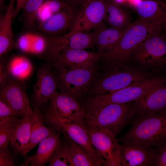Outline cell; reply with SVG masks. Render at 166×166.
<instances>
[{"label": "cell", "instance_id": "cell-1", "mask_svg": "<svg viewBox=\"0 0 166 166\" xmlns=\"http://www.w3.org/2000/svg\"><path fill=\"white\" fill-rule=\"evenodd\" d=\"M163 30L160 26L139 18L125 29L112 50L99 61L100 64L110 68L127 65L137 47L149 36L161 33Z\"/></svg>", "mask_w": 166, "mask_h": 166}, {"label": "cell", "instance_id": "cell-2", "mask_svg": "<svg viewBox=\"0 0 166 166\" xmlns=\"http://www.w3.org/2000/svg\"><path fill=\"white\" fill-rule=\"evenodd\" d=\"M121 143L155 148L166 141V110L150 115L136 114Z\"/></svg>", "mask_w": 166, "mask_h": 166}, {"label": "cell", "instance_id": "cell-3", "mask_svg": "<svg viewBox=\"0 0 166 166\" xmlns=\"http://www.w3.org/2000/svg\"><path fill=\"white\" fill-rule=\"evenodd\" d=\"M99 65L97 75L84 99L114 92L155 75L127 65L111 68Z\"/></svg>", "mask_w": 166, "mask_h": 166}, {"label": "cell", "instance_id": "cell-4", "mask_svg": "<svg viewBox=\"0 0 166 166\" xmlns=\"http://www.w3.org/2000/svg\"><path fill=\"white\" fill-rule=\"evenodd\" d=\"M98 62L87 69H72L51 63L60 92L81 102L86 97L97 75L99 69Z\"/></svg>", "mask_w": 166, "mask_h": 166}, {"label": "cell", "instance_id": "cell-5", "mask_svg": "<svg viewBox=\"0 0 166 166\" xmlns=\"http://www.w3.org/2000/svg\"><path fill=\"white\" fill-rule=\"evenodd\" d=\"M166 83V74L155 75L113 92L88 98L85 104L91 111L110 104L133 102L152 89Z\"/></svg>", "mask_w": 166, "mask_h": 166}, {"label": "cell", "instance_id": "cell-6", "mask_svg": "<svg viewBox=\"0 0 166 166\" xmlns=\"http://www.w3.org/2000/svg\"><path fill=\"white\" fill-rule=\"evenodd\" d=\"M133 102L109 104L85 114L99 128L116 136L135 116Z\"/></svg>", "mask_w": 166, "mask_h": 166}, {"label": "cell", "instance_id": "cell-7", "mask_svg": "<svg viewBox=\"0 0 166 166\" xmlns=\"http://www.w3.org/2000/svg\"><path fill=\"white\" fill-rule=\"evenodd\" d=\"M85 124L91 142L105 161V166H120V144L111 132L98 127L85 114Z\"/></svg>", "mask_w": 166, "mask_h": 166}, {"label": "cell", "instance_id": "cell-8", "mask_svg": "<svg viewBox=\"0 0 166 166\" xmlns=\"http://www.w3.org/2000/svg\"><path fill=\"white\" fill-rule=\"evenodd\" d=\"M132 58L142 65L166 71V34L159 33L149 36L135 49Z\"/></svg>", "mask_w": 166, "mask_h": 166}, {"label": "cell", "instance_id": "cell-9", "mask_svg": "<svg viewBox=\"0 0 166 166\" xmlns=\"http://www.w3.org/2000/svg\"><path fill=\"white\" fill-rule=\"evenodd\" d=\"M45 123L62 134L67 135L81 145L96 160L105 165L104 160L92 144L85 124L73 121L61 117L43 114Z\"/></svg>", "mask_w": 166, "mask_h": 166}, {"label": "cell", "instance_id": "cell-10", "mask_svg": "<svg viewBox=\"0 0 166 166\" xmlns=\"http://www.w3.org/2000/svg\"><path fill=\"white\" fill-rule=\"evenodd\" d=\"M0 100L20 118L25 116L29 105L23 82L13 78L8 73L0 76Z\"/></svg>", "mask_w": 166, "mask_h": 166}, {"label": "cell", "instance_id": "cell-11", "mask_svg": "<svg viewBox=\"0 0 166 166\" xmlns=\"http://www.w3.org/2000/svg\"><path fill=\"white\" fill-rule=\"evenodd\" d=\"M67 34L56 35L35 31L31 43L30 53L46 62H53L68 45Z\"/></svg>", "mask_w": 166, "mask_h": 166}, {"label": "cell", "instance_id": "cell-12", "mask_svg": "<svg viewBox=\"0 0 166 166\" xmlns=\"http://www.w3.org/2000/svg\"><path fill=\"white\" fill-rule=\"evenodd\" d=\"M57 88L51 63L46 62L37 70L32 95L33 109L39 110L43 105L50 101Z\"/></svg>", "mask_w": 166, "mask_h": 166}, {"label": "cell", "instance_id": "cell-13", "mask_svg": "<svg viewBox=\"0 0 166 166\" xmlns=\"http://www.w3.org/2000/svg\"><path fill=\"white\" fill-rule=\"evenodd\" d=\"M50 110L46 114L85 124V112L81 102L56 91L51 98Z\"/></svg>", "mask_w": 166, "mask_h": 166}, {"label": "cell", "instance_id": "cell-14", "mask_svg": "<svg viewBox=\"0 0 166 166\" xmlns=\"http://www.w3.org/2000/svg\"><path fill=\"white\" fill-rule=\"evenodd\" d=\"M105 0H88L79 9L75 25L71 31H90L104 23Z\"/></svg>", "mask_w": 166, "mask_h": 166}, {"label": "cell", "instance_id": "cell-15", "mask_svg": "<svg viewBox=\"0 0 166 166\" xmlns=\"http://www.w3.org/2000/svg\"><path fill=\"white\" fill-rule=\"evenodd\" d=\"M105 55L97 51L73 49L66 46L52 63L72 69H87L95 65Z\"/></svg>", "mask_w": 166, "mask_h": 166}, {"label": "cell", "instance_id": "cell-16", "mask_svg": "<svg viewBox=\"0 0 166 166\" xmlns=\"http://www.w3.org/2000/svg\"><path fill=\"white\" fill-rule=\"evenodd\" d=\"M78 10H65L56 13L38 25L40 32L59 35L67 34L73 28L78 15Z\"/></svg>", "mask_w": 166, "mask_h": 166}, {"label": "cell", "instance_id": "cell-17", "mask_svg": "<svg viewBox=\"0 0 166 166\" xmlns=\"http://www.w3.org/2000/svg\"><path fill=\"white\" fill-rule=\"evenodd\" d=\"M136 114L150 115L166 110V83L152 89L133 102Z\"/></svg>", "mask_w": 166, "mask_h": 166}, {"label": "cell", "instance_id": "cell-18", "mask_svg": "<svg viewBox=\"0 0 166 166\" xmlns=\"http://www.w3.org/2000/svg\"><path fill=\"white\" fill-rule=\"evenodd\" d=\"M155 155V148L121 143L120 166H153Z\"/></svg>", "mask_w": 166, "mask_h": 166}, {"label": "cell", "instance_id": "cell-19", "mask_svg": "<svg viewBox=\"0 0 166 166\" xmlns=\"http://www.w3.org/2000/svg\"><path fill=\"white\" fill-rule=\"evenodd\" d=\"M16 0H9L5 12H0V57L6 55L12 50L17 48L12 30V23L14 19L15 3Z\"/></svg>", "mask_w": 166, "mask_h": 166}, {"label": "cell", "instance_id": "cell-20", "mask_svg": "<svg viewBox=\"0 0 166 166\" xmlns=\"http://www.w3.org/2000/svg\"><path fill=\"white\" fill-rule=\"evenodd\" d=\"M139 19L161 26H166V2L158 0H143L136 8Z\"/></svg>", "mask_w": 166, "mask_h": 166}, {"label": "cell", "instance_id": "cell-21", "mask_svg": "<svg viewBox=\"0 0 166 166\" xmlns=\"http://www.w3.org/2000/svg\"><path fill=\"white\" fill-rule=\"evenodd\" d=\"M60 132L49 136L42 141L36 153L26 158L22 166H44L49 162L61 143Z\"/></svg>", "mask_w": 166, "mask_h": 166}, {"label": "cell", "instance_id": "cell-22", "mask_svg": "<svg viewBox=\"0 0 166 166\" xmlns=\"http://www.w3.org/2000/svg\"><path fill=\"white\" fill-rule=\"evenodd\" d=\"M33 110L30 105L25 116L20 119L13 132L10 145L16 154L21 155L27 148L30 141L32 118Z\"/></svg>", "mask_w": 166, "mask_h": 166}, {"label": "cell", "instance_id": "cell-23", "mask_svg": "<svg viewBox=\"0 0 166 166\" xmlns=\"http://www.w3.org/2000/svg\"><path fill=\"white\" fill-rule=\"evenodd\" d=\"M126 29L108 27L103 23L93 30L96 34V48L97 51L106 55L118 42Z\"/></svg>", "mask_w": 166, "mask_h": 166}, {"label": "cell", "instance_id": "cell-24", "mask_svg": "<svg viewBox=\"0 0 166 166\" xmlns=\"http://www.w3.org/2000/svg\"><path fill=\"white\" fill-rule=\"evenodd\" d=\"M30 138L28 146L21 155L26 156L28 153L43 140L57 132L55 129L45 124L43 114L39 110L33 109Z\"/></svg>", "mask_w": 166, "mask_h": 166}, {"label": "cell", "instance_id": "cell-25", "mask_svg": "<svg viewBox=\"0 0 166 166\" xmlns=\"http://www.w3.org/2000/svg\"><path fill=\"white\" fill-rule=\"evenodd\" d=\"M105 11L104 23L109 27L125 29L131 24L130 16L123 6L113 0H105Z\"/></svg>", "mask_w": 166, "mask_h": 166}, {"label": "cell", "instance_id": "cell-26", "mask_svg": "<svg viewBox=\"0 0 166 166\" xmlns=\"http://www.w3.org/2000/svg\"><path fill=\"white\" fill-rule=\"evenodd\" d=\"M7 69L9 74L13 78L22 81L31 75L33 67L30 60L22 55H14L7 61Z\"/></svg>", "mask_w": 166, "mask_h": 166}, {"label": "cell", "instance_id": "cell-27", "mask_svg": "<svg viewBox=\"0 0 166 166\" xmlns=\"http://www.w3.org/2000/svg\"><path fill=\"white\" fill-rule=\"evenodd\" d=\"M68 47L73 49L94 50L96 48V34L92 31H71L67 34Z\"/></svg>", "mask_w": 166, "mask_h": 166}, {"label": "cell", "instance_id": "cell-28", "mask_svg": "<svg viewBox=\"0 0 166 166\" xmlns=\"http://www.w3.org/2000/svg\"><path fill=\"white\" fill-rule=\"evenodd\" d=\"M71 149L73 166H101L102 164L94 158L84 148L63 134Z\"/></svg>", "mask_w": 166, "mask_h": 166}, {"label": "cell", "instance_id": "cell-29", "mask_svg": "<svg viewBox=\"0 0 166 166\" xmlns=\"http://www.w3.org/2000/svg\"><path fill=\"white\" fill-rule=\"evenodd\" d=\"M70 10L77 9L69 6L62 0H45L37 12L36 22L38 25L56 13Z\"/></svg>", "mask_w": 166, "mask_h": 166}, {"label": "cell", "instance_id": "cell-30", "mask_svg": "<svg viewBox=\"0 0 166 166\" xmlns=\"http://www.w3.org/2000/svg\"><path fill=\"white\" fill-rule=\"evenodd\" d=\"M45 0H29L22 9L23 28L26 31L34 30L37 12Z\"/></svg>", "mask_w": 166, "mask_h": 166}, {"label": "cell", "instance_id": "cell-31", "mask_svg": "<svg viewBox=\"0 0 166 166\" xmlns=\"http://www.w3.org/2000/svg\"><path fill=\"white\" fill-rule=\"evenodd\" d=\"M49 163L50 166H73L70 147L66 140L61 141Z\"/></svg>", "mask_w": 166, "mask_h": 166}, {"label": "cell", "instance_id": "cell-32", "mask_svg": "<svg viewBox=\"0 0 166 166\" xmlns=\"http://www.w3.org/2000/svg\"><path fill=\"white\" fill-rule=\"evenodd\" d=\"M19 121L16 122L0 124V148L8 146L15 129Z\"/></svg>", "mask_w": 166, "mask_h": 166}, {"label": "cell", "instance_id": "cell-33", "mask_svg": "<svg viewBox=\"0 0 166 166\" xmlns=\"http://www.w3.org/2000/svg\"><path fill=\"white\" fill-rule=\"evenodd\" d=\"M20 119L7 105L0 100V124L17 122Z\"/></svg>", "mask_w": 166, "mask_h": 166}, {"label": "cell", "instance_id": "cell-34", "mask_svg": "<svg viewBox=\"0 0 166 166\" xmlns=\"http://www.w3.org/2000/svg\"><path fill=\"white\" fill-rule=\"evenodd\" d=\"M32 35V30L26 31L22 34L16 42L17 48L23 52L29 53Z\"/></svg>", "mask_w": 166, "mask_h": 166}, {"label": "cell", "instance_id": "cell-35", "mask_svg": "<svg viewBox=\"0 0 166 166\" xmlns=\"http://www.w3.org/2000/svg\"><path fill=\"white\" fill-rule=\"evenodd\" d=\"M15 159L7 147L0 148V166H14Z\"/></svg>", "mask_w": 166, "mask_h": 166}, {"label": "cell", "instance_id": "cell-36", "mask_svg": "<svg viewBox=\"0 0 166 166\" xmlns=\"http://www.w3.org/2000/svg\"><path fill=\"white\" fill-rule=\"evenodd\" d=\"M155 149L156 155L153 166H166V141Z\"/></svg>", "mask_w": 166, "mask_h": 166}, {"label": "cell", "instance_id": "cell-37", "mask_svg": "<svg viewBox=\"0 0 166 166\" xmlns=\"http://www.w3.org/2000/svg\"><path fill=\"white\" fill-rule=\"evenodd\" d=\"M69 6L79 9L88 0H62Z\"/></svg>", "mask_w": 166, "mask_h": 166}, {"label": "cell", "instance_id": "cell-38", "mask_svg": "<svg viewBox=\"0 0 166 166\" xmlns=\"http://www.w3.org/2000/svg\"><path fill=\"white\" fill-rule=\"evenodd\" d=\"M29 0H16L15 6L14 19Z\"/></svg>", "mask_w": 166, "mask_h": 166}, {"label": "cell", "instance_id": "cell-39", "mask_svg": "<svg viewBox=\"0 0 166 166\" xmlns=\"http://www.w3.org/2000/svg\"><path fill=\"white\" fill-rule=\"evenodd\" d=\"M143 0H127L126 5L136 9L139 4Z\"/></svg>", "mask_w": 166, "mask_h": 166}, {"label": "cell", "instance_id": "cell-40", "mask_svg": "<svg viewBox=\"0 0 166 166\" xmlns=\"http://www.w3.org/2000/svg\"><path fill=\"white\" fill-rule=\"evenodd\" d=\"M5 0H0V12L2 13L5 12L8 7L5 4Z\"/></svg>", "mask_w": 166, "mask_h": 166}, {"label": "cell", "instance_id": "cell-41", "mask_svg": "<svg viewBox=\"0 0 166 166\" xmlns=\"http://www.w3.org/2000/svg\"><path fill=\"white\" fill-rule=\"evenodd\" d=\"M115 3L121 6L126 5L127 0H113Z\"/></svg>", "mask_w": 166, "mask_h": 166}, {"label": "cell", "instance_id": "cell-42", "mask_svg": "<svg viewBox=\"0 0 166 166\" xmlns=\"http://www.w3.org/2000/svg\"><path fill=\"white\" fill-rule=\"evenodd\" d=\"M163 30H164L165 32V34H166V26H165V27L164 28Z\"/></svg>", "mask_w": 166, "mask_h": 166}]
</instances>
